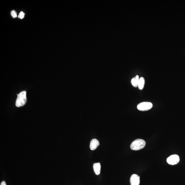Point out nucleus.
<instances>
[{"label": "nucleus", "mask_w": 185, "mask_h": 185, "mask_svg": "<svg viewBox=\"0 0 185 185\" xmlns=\"http://www.w3.org/2000/svg\"><path fill=\"white\" fill-rule=\"evenodd\" d=\"M146 142L144 140L137 139L132 142L130 145V148L134 151H138L143 149L146 146Z\"/></svg>", "instance_id": "nucleus-1"}, {"label": "nucleus", "mask_w": 185, "mask_h": 185, "mask_svg": "<svg viewBox=\"0 0 185 185\" xmlns=\"http://www.w3.org/2000/svg\"><path fill=\"white\" fill-rule=\"evenodd\" d=\"M27 92L26 91H22L17 94V98L16 102V105L20 107L24 105L27 101Z\"/></svg>", "instance_id": "nucleus-2"}, {"label": "nucleus", "mask_w": 185, "mask_h": 185, "mask_svg": "<svg viewBox=\"0 0 185 185\" xmlns=\"http://www.w3.org/2000/svg\"><path fill=\"white\" fill-rule=\"evenodd\" d=\"M152 107V104L151 102H144L138 104L137 106V108L140 111H146L151 109Z\"/></svg>", "instance_id": "nucleus-3"}, {"label": "nucleus", "mask_w": 185, "mask_h": 185, "mask_svg": "<svg viewBox=\"0 0 185 185\" xmlns=\"http://www.w3.org/2000/svg\"><path fill=\"white\" fill-rule=\"evenodd\" d=\"M179 161L180 158L179 156L176 154L171 155L167 159V163L172 165L179 163Z\"/></svg>", "instance_id": "nucleus-4"}, {"label": "nucleus", "mask_w": 185, "mask_h": 185, "mask_svg": "<svg viewBox=\"0 0 185 185\" xmlns=\"http://www.w3.org/2000/svg\"><path fill=\"white\" fill-rule=\"evenodd\" d=\"M131 185H139L140 183V177L136 174H132L130 179Z\"/></svg>", "instance_id": "nucleus-5"}, {"label": "nucleus", "mask_w": 185, "mask_h": 185, "mask_svg": "<svg viewBox=\"0 0 185 185\" xmlns=\"http://www.w3.org/2000/svg\"><path fill=\"white\" fill-rule=\"evenodd\" d=\"M99 145V142L96 139H92L90 144V148L91 150L94 151L96 149Z\"/></svg>", "instance_id": "nucleus-6"}, {"label": "nucleus", "mask_w": 185, "mask_h": 185, "mask_svg": "<svg viewBox=\"0 0 185 185\" xmlns=\"http://www.w3.org/2000/svg\"><path fill=\"white\" fill-rule=\"evenodd\" d=\"M93 169L95 173L97 175H99L100 174L101 165V164L99 162L98 163H94L93 165Z\"/></svg>", "instance_id": "nucleus-7"}, {"label": "nucleus", "mask_w": 185, "mask_h": 185, "mask_svg": "<svg viewBox=\"0 0 185 185\" xmlns=\"http://www.w3.org/2000/svg\"><path fill=\"white\" fill-rule=\"evenodd\" d=\"M139 79L138 75H136V77H133L131 80V83L132 86L135 87H138Z\"/></svg>", "instance_id": "nucleus-8"}, {"label": "nucleus", "mask_w": 185, "mask_h": 185, "mask_svg": "<svg viewBox=\"0 0 185 185\" xmlns=\"http://www.w3.org/2000/svg\"><path fill=\"white\" fill-rule=\"evenodd\" d=\"M145 84V80L143 77L140 78L139 83L138 85V88L140 90L143 89Z\"/></svg>", "instance_id": "nucleus-9"}, {"label": "nucleus", "mask_w": 185, "mask_h": 185, "mask_svg": "<svg viewBox=\"0 0 185 185\" xmlns=\"http://www.w3.org/2000/svg\"><path fill=\"white\" fill-rule=\"evenodd\" d=\"M11 14L12 17L14 18H15V17H17V14L15 11H12L11 12Z\"/></svg>", "instance_id": "nucleus-10"}, {"label": "nucleus", "mask_w": 185, "mask_h": 185, "mask_svg": "<svg viewBox=\"0 0 185 185\" xmlns=\"http://www.w3.org/2000/svg\"><path fill=\"white\" fill-rule=\"evenodd\" d=\"M25 14L23 12H20L19 15L18 17L20 19H22L24 17Z\"/></svg>", "instance_id": "nucleus-11"}, {"label": "nucleus", "mask_w": 185, "mask_h": 185, "mask_svg": "<svg viewBox=\"0 0 185 185\" xmlns=\"http://www.w3.org/2000/svg\"><path fill=\"white\" fill-rule=\"evenodd\" d=\"M1 185H6V182H5V181H2L1 182Z\"/></svg>", "instance_id": "nucleus-12"}]
</instances>
